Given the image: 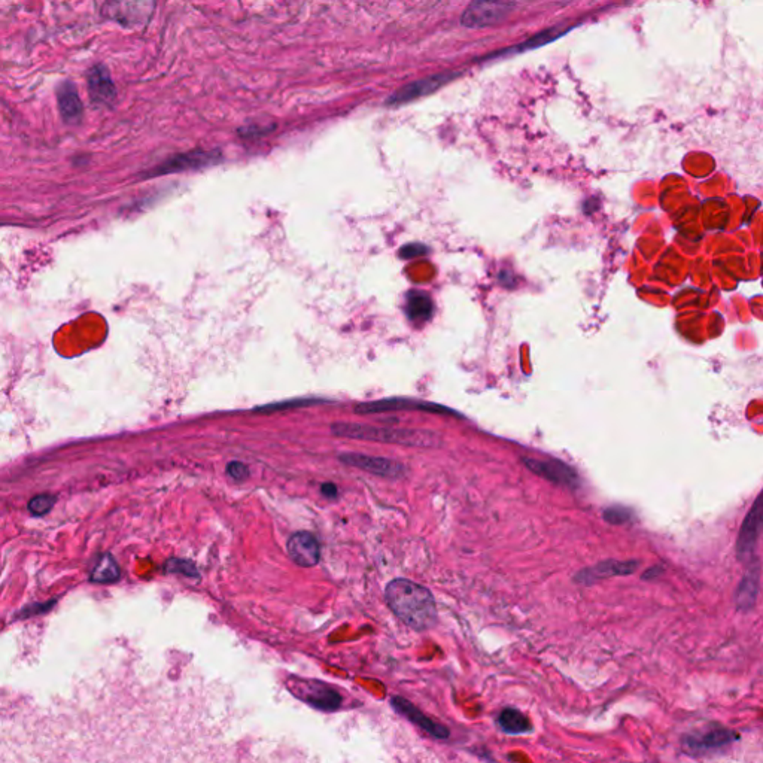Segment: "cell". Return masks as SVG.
<instances>
[{
    "mask_svg": "<svg viewBox=\"0 0 763 763\" xmlns=\"http://www.w3.org/2000/svg\"><path fill=\"white\" fill-rule=\"evenodd\" d=\"M386 604L409 628L424 632L437 623V609L433 594L407 579H395L385 589Z\"/></svg>",
    "mask_w": 763,
    "mask_h": 763,
    "instance_id": "obj_1",
    "label": "cell"
},
{
    "mask_svg": "<svg viewBox=\"0 0 763 763\" xmlns=\"http://www.w3.org/2000/svg\"><path fill=\"white\" fill-rule=\"evenodd\" d=\"M331 433L344 439L400 444L407 448H440L443 441L439 433L429 429L376 426L356 422H337L331 425Z\"/></svg>",
    "mask_w": 763,
    "mask_h": 763,
    "instance_id": "obj_2",
    "label": "cell"
},
{
    "mask_svg": "<svg viewBox=\"0 0 763 763\" xmlns=\"http://www.w3.org/2000/svg\"><path fill=\"white\" fill-rule=\"evenodd\" d=\"M512 11L513 5L504 0H474L465 9L460 23L473 28L495 26L506 20Z\"/></svg>",
    "mask_w": 763,
    "mask_h": 763,
    "instance_id": "obj_3",
    "label": "cell"
},
{
    "mask_svg": "<svg viewBox=\"0 0 763 763\" xmlns=\"http://www.w3.org/2000/svg\"><path fill=\"white\" fill-rule=\"evenodd\" d=\"M763 532V492L756 498L750 512L745 516L738 532L737 555L740 560L748 563L754 555L756 544Z\"/></svg>",
    "mask_w": 763,
    "mask_h": 763,
    "instance_id": "obj_4",
    "label": "cell"
},
{
    "mask_svg": "<svg viewBox=\"0 0 763 763\" xmlns=\"http://www.w3.org/2000/svg\"><path fill=\"white\" fill-rule=\"evenodd\" d=\"M343 464L364 470L367 473L374 474V476H380L386 479H401L406 476L407 468L405 464L398 463V460L382 458V456H370L363 453H343L339 456Z\"/></svg>",
    "mask_w": 763,
    "mask_h": 763,
    "instance_id": "obj_5",
    "label": "cell"
},
{
    "mask_svg": "<svg viewBox=\"0 0 763 763\" xmlns=\"http://www.w3.org/2000/svg\"><path fill=\"white\" fill-rule=\"evenodd\" d=\"M221 160V154L217 151H191L186 154H179L169 158L163 164L151 170L145 176H162L178 174L185 170H197L212 164H217Z\"/></svg>",
    "mask_w": 763,
    "mask_h": 763,
    "instance_id": "obj_6",
    "label": "cell"
},
{
    "mask_svg": "<svg viewBox=\"0 0 763 763\" xmlns=\"http://www.w3.org/2000/svg\"><path fill=\"white\" fill-rule=\"evenodd\" d=\"M395 410H419V412H428V413L458 416V413L452 412L451 409H446L440 405H433V402L409 400V398H385L379 401L361 402V405H358L355 407V413L358 414H373V413H385V412H395Z\"/></svg>",
    "mask_w": 763,
    "mask_h": 763,
    "instance_id": "obj_7",
    "label": "cell"
},
{
    "mask_svg": "<svg viewBox=\"0 0 763 763\" xmlns=\"http://www.w3.org/2000/svg\"><path fill=\"white\" fill-rule=\"evenodd\" d=\"M293 690L300 699H303L309 705H312V707L324 711L337 710L343 701L341 695H339L334 689H331L322 682L300 680L295 682Z\"/></svg>",
    "mask_w": 763,
    "mask_h": 763,
    "instance_id": "obj_8",
    "label": "cell"
},
{
    "mask_svg": "<svg viewBox=\"0 0 763 763\" xmlns=\"http://www.w3.org/2000/svg\"><path fill=\"white\" fill-rule=\"evenodd\" d=\"M522 463L528 470L536 473L537 476L549 480L559 486L577 487L579 476L570 465L560 463L558 459H536L522 458Z\"/></svg>",
    "mask_w": 763,
    "mask_h": 763,
    "instance_id": "obj_9",
    "label": "cell"
},
{
    "mask_svg": "<svg viewBox=\"0 0 763 763\" xmlns=\"http://www.w3.org/2000/svg\"><path fill=\"white\" fill-rule=\"evenodd\" d=\"M286 550L290 558L300 567H313L321 559V547L318 540L306 531L293 534L286 543Z\"/></svg>",
    "mask_w": 763,
    "mask_h": 763,
    "instance_id": "obj_10",
    "label": "cell"
},
{
    "mask_svg": "<svg viewBox=\"0 0 763 763\" xmlns=\"http://www.w3.org/2000/svg\"><path fill=\"white\" fill-rule=\"evenodd\" d=\"M89 94L96 106H111L117 98V89L105 64H96L89 72Z\"/></svg>",
    "mask_w": 763,
    "mask_h": 763,
    "instance_id": "obj_11",
    "label": "cell"
},
{
    "mask_svg": "<svg viewBox=\"0 0 763 763\" xmlns=\"http://www.w3.org/2000/svg\"><path fill=\"white\" fill-rule=\"evenodd\" d=\"M391 707L401 716H405L409 722L414 723L416 726H419L422 730H425L428 735L434 737L437 740L449 738L451 732L448 728H444L443 725H439L437 722H434V720H431L428 716H425L419 708L414 707V705L409 702L407 699L401 696H392Z\"/></svg>",
    "mask_w": 763,
    "mask_h": 763,
    "instance_id": "obj_12",
    "label": "cell"
},
{
    "mask_svg": "<svg viewBox=\"0 0 763 763\" xmlns=\"http://www.w3.org/2000/svg\"><path fill=\"white\" fill-rule=\"evenodd\" d=\"M455 75H449V74H440V75H434V77H428L425 79H419V81H414V82H410L407 85H405V87H401L400 90H397L391 97L390 100H388V105H402V103H409L412 102V100H416L422 96H426V94H431L434 93L436 90H439L440 87H443L444 84H448L451 79H453Z\"/></svg>",
    "mask_w": 763,
    "mask_h": 763,
    "instance_id": "obj_13",
    "label": "cell"
},
{
    "mask_svg": "<svg viewBox=\"0 0 763 763\" xmlns=\"http://www.w3.org/2000/svg\"><path fill=\"white\" fill-rule=\"evenodd\" d=\"M748 570L741 579L737 594H735V602L737 609L741 611H748L754 607L759 595V582H760V564L756 558L748 560Z\"/></svg>",
    "mask_w": 763,
    "mask_h": 763,
    "instance_id": "obj_14",
    "label": "cell"
},
{
    "mask_svg": "<svg viewBox=\"0 0 763 763\" xmlns=\"http://www.w3.org/2000/svg\"><path fill=\"white\" fill-rule=\"evenodd\" d=\"M57 102L64 123L78 124L82 120V102L77 85L70 81L62 82L57 87Z\"/></svg>",
    "mask_w": 763,
    "mask_h": 763,
    "instance_id": "obj_15",
    "label": "cell"
},
{
    "mask_svg": "<svg viewBox=\"0 0 763 763\" xmlns=\"http://www.w3.org/2000/svg\"><path fill=\"white\" fill-rule=\"evenodd\" d=\"M638 567L640 564L637 560H625V563H621V560H606V563H601L594 568L580 571L575 575V580L584 584H590L601 579L613 577V575L632 574Z\"/></svg>",
    "mask_w": 763,
    "mask_h": 763,
    "instance_id": "obj_16",
    "label": "cell"
},
{
    "mask_svg": "<svg viewBox=\"0 0 763 763\" xmlns=\"http://www.w3.org/2000/svg\"><path fill=\"white\" fill-rule=\"evenodd\" d=\"M498 725L502 732L509 735H522V733L531 732V722L526 716H524L516 708H506L498 717Z\"/></svg>",
    "mask_w": 763,
    "mask_h": 763,
    "instance_id": "obj_17",
    "label": "cell"
},
{
    "mask_svg": "<svg viewBox=\"0 0 763 763\" xmlns=\"http://www.w3.org/2000/svg\"><path fill=\"white\" fill-rule=\"evenodd\" d=\"M433 301L422 293L413 291L407 300V316L412 321H426L433 315Z\"/></svg>",
    "mask_w": 763,
    "mask_h": 763,
    "instance_id": "obj_18",
    "label": "cell"
},
{
    "mask_svg": "<svg viewBox=\"0 0 763 763\" xmlns=\"http://www.w3.org/2000/svg\"><path fill=\"white\" fill-rule=\"evenodd\" d=\"M120 579V567L111 555L100 556L91 571V580L97 583H112Z\"/></svg>",
    "mask_w": 763,
    "mask_h": 763,
    "instance_id": "obj_19",
    "label": "cell"
},
{
    "mask_svg": "<svg viewBox=\"0 0 763 763\" xmlns=\"http://www.w3.org/2000/svg\"><path fill=\"white\" fill-rule=\"evenodd\" d=\"M729 741H730V732L723 730V729H716V730L703 733V735L699 737L698 740L690 741V744H696L705 748H714V747L728 744Z\"/></svg>",
    "mask_w": 763,
    "mask_h": 763,
    "instance_id": "obj_20",
    "label": "cell"
},
{
    "mask_svg": "<svg viewBox=\"0 0 763 763\" xmlns=\"http://www.w3.org/2000/svg\"><path fill=\"white\" fill-rule=\"evenodd\" d=\"M604 519L613 525H622L632 519V512L623 506H611L604 510Z\"/></svg>",
    "mask_w": 763,
    "mask_h": 763,
    "instance_id": "obj_21",
    "label": "cell"
},
{
    "mask_svg": "<svg viewBox=\"0 0 763 763\" xmlns=\"http://www.w3.org/2000/svg\"><path fill=\"white\" fill-rule=\"evenodd\" d=\"M55 502V498L51 497V495H38L35 498H32V501L28 502V510H30L33 514L36 516H42L48 513Z\"/></svg>",
    "mask_w": 763,
    "mask_h": 763,
    "instance_id": "obj_22",
    "label": "cell"
},
{
    "mask_svg": "<svg viewBox=\"0 0 763 763\" xmlns=\"http://www.w3.org/2000/svg\"><path fill=\"white\" fill-rule=\"evenodd\" d=\"M227 473L230 474V477L237 482H242L249 476L248 467L242 463H230L227 467Z\"/></svg>",
    "mask_w": 763,
    "mask_h": 763,
    "instance_id": "obj_23",
    "label": "cell"
},
{
    "mask_svg": "<svg viewBox=\"0 0 763 763\" xmlns=\"http://www.w3.org/2000/svg\"><path fill=\"white\" fill-rule=\"evenodd\" d=\"M425 252H426V248L424 247V244L410 243V244H406L405 248H401L400 255L402 258H414V256H419V255H422Z\"/></svg>",
    "mask_w": 763,
    "mask_h": 763,
    "instance_id": "obj_24",
    "label": "cell"
},
{
    "mask_svg": "<svg viewBox=\"0 0 763 763\" xmlns=\"http://www.w3.org/2000/svg\"><path fill=\"white\" fill-rule=\"evenodd\" d=\"M321 491H322V494H324L325 497H328V498H336V497H337V487H336L333 483H325V485H322Z\"/></svg>",
    "mask_w": 763,
    "mask_h": 763,
    "instance_id": "obj_25",
    "label": "cell"
},
{
    "mask_svg": "<svg viewBox=\"0 0 763 763\" xmlns=\"http://www.w3.org/2000/svg\"><path fill=\"white\" fill-rule=\"evenodd\" d=\"M657 571H662V568H660V567H653V568H650V570H647V572L643 575V579L650 580L652 577H655V575L659 574Z\"/></svg>",
    "mask_w": 763,
    "mask_h": 763,
    "instance_id": "obj_26",
    "label": "cell"
}]
</instances>
